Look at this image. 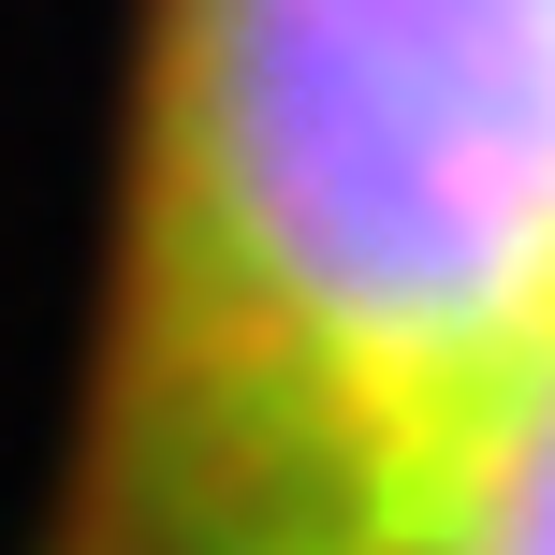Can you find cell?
Segmentation results:
<instances>
[{"label":"cell","instance_id":"obj_1","mask_svg":"<svg viewBox=\"0 0 555 555\" xmlns=\"http://www.w3.org/2000/svg\"><path fill=\"white\" fill-rule=\"evenodd\" d=\"M555 336V0H162L59 555H424Z\"/></svg>","mask_w":555,"mask_h":555},{"label":"cell","instance_id":"obj_2","mask_svg":"<svg viewBox=\"0 0 555 555\" xmlns=\"http://www.w3.org/2000/svg\"><path fill=\"white\" fill-rule=\"evenodd\" d=\"M424 555H555V336L512 365V395L482 410V439L453 453Z\"/></svg>","mask_w":555,"mask_h":555}]
</instances>
